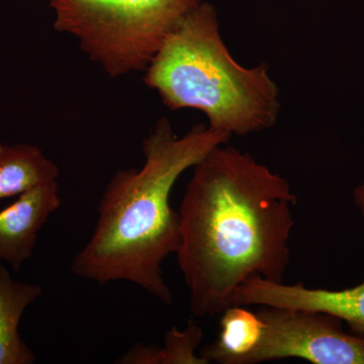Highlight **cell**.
Returning a JSON list of instances; mask_svg holds the SVG:
<instances>
[{"mask_svg":"<svg viewBox=\"0 0 364 364\" xmlns=\"http://www.w3.org/2000/svg\"><path fill=\"white\" fill-rule=\"evenodd\" d=\"M257 313L264 332L247 364L286 358L314 364H364V335L345 332L342 321L334 316L265 306Z\"/></svg>","mask_w":364,"mask_h":364,"instance_id":"5","label":"cell"},{"mask_svg":"<svg viewBox=\"0 0 364 364\" xmlns=\"http://www.w3.org/2000/svg\"><path fill=\"white\" fill-rule=\"evenodd\" d=\"M354 202H355L364 217V182L354 191Z\"/></svg>","mask_w":364,"mask_h":364,"instance_id":"12","label":"cell"},{"mask_svg":"<svg viewBox=\"0 0 364 364\" xmlns=\"http://www.w3.org/2000/svg\"><path fill=\"white\" fill-rule=\"evenodd\" d=\"M202 0H48L53 28L111 78L146 70L182 18Z\"/></svg>","mask_w":364,"mask_h":364,"instance_id":"4","label":"cell"},{"mask_svg":"<svg viewBox=\"0 0 364 364\" xmlns=\"http://www.w3.org/2000/svg\"><path fill=\"white\" fill-rule=\"evenodd\" d=\"M59 167L37 146L0 143V200L57 181Z\"/></svg>","mask_w":364,"mask_h":364,"instance_id":"10","label":"cell"},{"mask_svg":"<svg viewBox=\"0 0 364 364\" xmlns=\"http://www.w3.org/2000/svg\"><path fill=\"white\" fill-rule=\"evenodd\" d=\"M232 305L277 306L329 314L346 322L353 334L364 335V282L350 289L330 291L253 277L235 291Z\"/></svg>","mask_w":364,"mask_h":364,"instance_id":"6","label":"cell"},{"mask_svg":"<svg viewBox=\"0 0 364 364\" xmlns=\"http://www.w3.org/2000/svg\"><path fill=\"white\" fill-rule=\"evenodd\" d=\"M264 323L258 313L233 305L222 313L220 332L213 343L200 352L207 363L247 364L259 346Z\"/></svg>","mask_w":364,"mask_h":364,"instance_id":"9","label":"cell"},{"mask_svg":"<svg viewBox=\"0 0 364 364\" xmlns=\"http://www.w3.org/2000/svg\"><path fill=\"white\" fill-rule=\"evenodd\" d=\"M203 339L200 326L189 322L183 331L171 328L165 334L164 347H157L156 364H208L200 355H196V349Z\"/></svg>","mask_w":364,"mask_h":364,"instance_id":"11","label":"cell"},{"mask_svg":"<svg viewBox=\"0 0 364 364\" xmlns=\"http://www.w3.org/2000/svg\"><path fill=\"white\" fill-rule=\"evenodd\" d=\"M193 168L176 255L191 313L215 317L247 280L284 282L298 196L284 177L234 147L217 146Z\"/></svg>","mask_w":364,"mask_h":364,"instance_id":"1","label":"cell"},{"mask_svg":"<svg viewBox=\"0 0 364 364\" xmlns=\"http://www.w3.org/2000/svg\"><path fill=\"white\" fill-rule=\"evenodd\" d=\"M43 294L38 284L16 282L0 262V364H32L36 355L18 332L26 309Z\"/></svg>","mask_w":364,"mask_h":364,"instance_id":"8","label":"cell"},{"mask_svg":"<svg viewBox=\"0 0 364 364\" xmlns=\"http://www.w3.org/2000/svg\"><path fill=\"white\" fill-rule=\"evenodd\" d=\"M143 74L167 109H198L215 131L245 136L279 119V90L269 66L246 68L232 57L210 2L202 0L182 18Z\"/></svg>","mask_w":364,"mask_h":364,"instance_id":"3","label":"cell"},{"mask_svg":"<svg viewBox=\"0 0 364 364\" xmlns=\"http://www.w3.org/2000/svg\"><path fill=\"white\" fill-rule=\"evenodd\" d=\"M231 136L203 124L177 136L169 119L160 117L143 140L142 167L119 170L105 186L97 225L72 260V272L100 284L126 280L171 305L162 265L178 251L181 215L170 195L186 170Z\"/></svg>","mask_w":364,"mask_h":364,"instance_id":"2","label":"cell"},{"mask_svg":"<svg viewBox=\"0 0 364 364\" xmlns=\"http://www.w3.org/2000/svg\"><path fill=\"white\" fill-rule=\"evenodd\" d=\"M61 205L58 181L28 189L0 210V262L20 272L33 255L40 230Z\"/></svg>","mask_w":364,"mask_h":364,"instance_id":"7","label":"cell"}]
</instances>
